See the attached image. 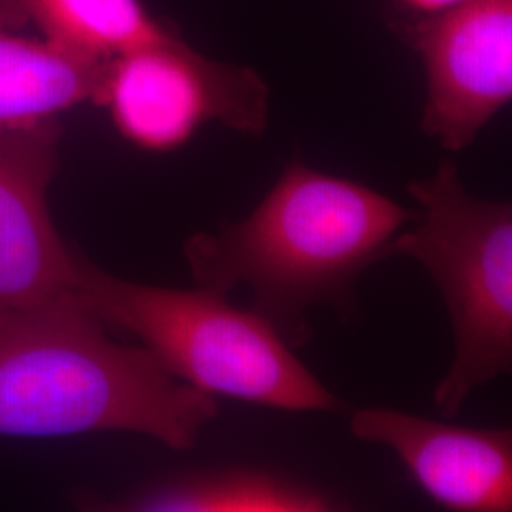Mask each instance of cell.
Masks as SVG:
<instances>
[{
    "mask_svg": "<svg viewBox=\"0 0 512 512\" xmlns=\"http://www.w3.org/2000/svg\"><path fill=\"white\" fill-rule=\"evenodd\" d=\"M414 217L366 184L293 160L247 219L194 234L184 256L198 287L222 294L251 287L255 310L298 346L304 311L353 310L357 277L395 255V239Z\"/></svg>",
    "mask_w": 512,
    "mask_h": 512,
    "instance_id": "obj_1",
    "label": "cell"
},
{
    "mask_svg": "<svg viewBox=\"0 0 512 512\" xmlns=\"http://www.w3.org/2000/svg\"><path fill=\"white\" fill-rule=\"evenodd\" d=\"M217 412L147 348L112 342L76 294L0 319V437L126 431L188 450Z\"/></svg>",
    "mask_w": 512,
    "mask_h": 512,
    "instance_id": "obj_2",
    "label": "cell"
},
{
    "mask_svg": "<svg viewBox=\"0 0 512 512\" xmlns=\"http://www.w3.org/2000/svg\"><path fill=\"white\" fill-rule=\"evenodd\" d=\"M76 298L103 325L141 338L165 370L213 399L283 412L344 408L268 317L228 304L226 294L133 283L84 258Z\"/></svg>",
    "mask_w": 512,
    "mask_h": 512,
    "instance_id": "obj_3",
    "label": "cell"
},
{
    "mask_svg": "<svg viewBox=\"0 0 512 512\" xmlns=\"http://www.w3.org/2000/svg\"><path fill=\"white\" fill-rule=\"evenodd\" d=\"M420 211L395 239L439 287L450 315L454 357L433 393L456 416L476 387L512 376V202L473 196L454 160L408 184Z\"/></svg>",
    "mask_w": 512,
    "mask_h": 512,
    "instance_id": "obj_4",
    "label": "cell"
},
{
    "mask_svg": "<svg viewBox=\"0 0 512 512\" xmlns=\"http://www.w3.org/2000/svg\"><path fill=\"white\" fill-rule=\"evenodd\" d=\"M95 105L131 145L173 152L211 122L262 133L270 92L253 69L209 59L173 37L109 59Z\"/></svg>",
    "mask_w": 512,
    "mask_h": 512,
    "instance_id": "obj_5",
    "label": "cell"
},
{
    "mask_svg": "<svg viewBox=\"0 0 512 512\" xmlns=\"http://www.w3.org/2000/svg\"><path fill=\"white\" fill-rule=\"evenodd\" d=\"M401 31L425 73L423 133L448 152L471 147L512 103V0H463Z\"/></svg>",
    "mask_w": 512,
    "mask_h": 512,
    "instance_id": "obj_6",
    "label": "cell"
},
{
    "mask_svg": "<svg viewBox=\"0 0 512 512\" xmlns=\"http://www.w3.org/2000/svg\"><path fill=\"white\" fill-rule=\"evenodd\" d=\"M59 141L57 120L0 129V319L74 296L80 283L84 256L48 209Z\"/></svg>",
    "mask_w": 512,
    "mask_h": 512,
    "instance_id": "obj_7",
    "label": "cell"
},
{
    "mask_svg": "<svg viewBox=\"0 0 512 512\" xmlns=\"http://www.w3.org/2000/svg\"><path fill=\"white\" fill-rule=\"evenodd\" d=\"M349 429L389 448L442 509L512 512V423L469 427L378 406L353 412Z\"/></svg>",
    "mask_w": 512,
    "mask_h": 512,
    "instance_id": "obj_8",
    "label": "cell"
},
{
    "mask_svg": "<svg viewBox=\"0 0 512 512\" xmlns=\"http://www.w3.org/2000/svg\"><path fill=\"white\" fill-rule=\"evenodd\" d=\"M86 509L126 512L338 511L332 495L287 476L256 469H220L156 482L116 499H82Z\"/></svg>",
    "mask_w": 512,
    "mask_h": 512,
    "instance_id": "obj_9",
    "label": "cell"
},
{
    "mask_svg": "<svg viewBox=\"0 0 512 512\" xmlns=\"http://www.w3.org/2000/svg\"><path fill=\"white\" fill-rule=\"evenodd\" d=\"M107 63L0 29V129L35 126L95 103Z\"/></svg>",
    "mask_w": 512,
    "mask_h": 512,
    "instance_id": "obj_10",
    "label": "cell"
},
{
    "mask_svg": "<svg viewBox=\"0 0 512 512\" xmlns=\"http://www.w3.org/2000/svg\"><path fill=\"white\" fill-rule=\"evenodd\" d=\"M0 16L8 31L35 23L50 44L95 59L177 37L141 0H0Z\"/></svg>",
    "mask_w": 512,
    "mask_h": 512,
    "instance_id": "obj_11",
    "label": "cell"
},
{
    "mask_svg": "<svg viewBox=\"0 0 512 512\" xmlns=\"http://www.w3.org/2000/svg\"><path fill=\"white\" fill-rule=\"evenodd\" d=\"M463 0H393L395 8L401 14V23L435 18L442 12L461 4Z\"/></svg>",
    "mask_w": 512,
    "mask_h": 512,
    "instance_id": "obj_12",
    "label": "cell"
},
{
    "mask_svg": "<svg viewBox=\"0 0 512 512\" xmlns=\"http://www.w3.org/2000/svg\"><path fill=\"white\" fill-rule=\"evenodd\" d=\"M0 29H4V31H8V29H6V25H4V21H2V16H0Z\"/></svg>",
    "mask_w": 512,
    "mask_h": 512,
    "instance_id": "obj_13",
    "label": "cell"
}]
</instances>
